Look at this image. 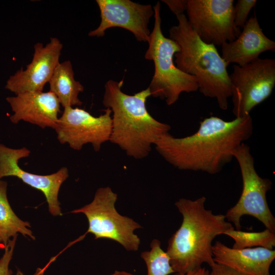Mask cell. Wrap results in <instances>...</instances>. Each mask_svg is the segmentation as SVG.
Masks as SVG:
<instances>
[{
  "label": "cell",
  "instance_id": "6da1fadb",
  "mask_svg": "<svg viewBox=\"0 0 275 275\" xmlns=\"http://www.w3.org/2000/svg\"><path fill=\"white\" fill-rule=\"evenodd\" d=\"M253 131L250 114L229 121L211 116L201 121L192 135L178 138L167 132L154 145L164 160L179 170L215 174L232 160L234 151Z\"/></svg>",
  "mask_w": 275,
  "mask_h": 275
},
{
  "label": "cell",
  "instance_id": "7a4b0ae2",
  "mask_svg": "<svg viewBox=\"0 0 275 275\" xmlns=\"http://www.w3.org/2000/svg\"><path fill=\"white\" fill-rule=\"evenodd\" d=\"M123 80H108L105 84L103 104L111 109L112 132L109 141L118 145L126 154L140 159L147 157L152 146L171 126L154 119L146 107L151 96L149 89L133 95L121 90Z\"/></svg>",
  "mask_w": 275,
  "mask_h": 275
},
{
  "label": "cell",
  "instance_id": "3957f363",
  "mask_svg": "<svg viewBox=\"0 0 275 275\" xmlns=\"http://www.w3.org/2000/svg\"><path fill=\"white\" fill-rule=\"evenodd\" d=\"M206 197L195 200L181 198L175 205L182 216L179 228L168 241L167 253L175 273L198 269L204 263H215L212 242L218 235L234 228L225 215L205 207Z\"/></svg>",
  "mask_w": 275,
  "mask_h": 275
},
{
  "label": "cell",
  "instance_id": "277c9868",
  "mask_svg": "<svg viewBox=\"0 0 275 275\" xmlns=\"http://www.w3.org/2000/svg\"><path fill=\"white\" fill-rule=\"evenodd\" d=\"M178 24L169 31L170 38L177 43L175 64L183 72L196 78L198 90L204 96L216 99L219 107L226 110L231 96L228 64L215 46L203 42L189 25L186 16H176Z\"/></svg>",
  "mask_w": 275,
  "mask_h": 275
},
{
  "label": "cell",
  "instance_id": "5b68a950",
  "mask_svg": "<svg viewBox=\"0 0 275 275\" xmlns=\"http://www.w3.org/2000/svg\"><path fill=\"white\" fill-rule=\"evenodd\" d=\"M153 10L154 24L145 54V59L153 61L154 64V73L148 88L151 96L164 100L167 105H171L182 93L198 90V85L196 77L181 71L175 64L174 57L180 51V46L162 34L159 2Z\"/></svg>",
  "mask_w": 275,
  "mask_h": 275
},
{
  "label": "cell",
  "instance_id": "8992f818",
  "mask_svg": "<svg viewBox=\"0 0 275 275\" xmlns=\"http://www.w3.org/2000/svg\"><path fill=\"white\" fill-rule=\"evenodd\" d=\"M118 195L109 186L99 187L90 203L74 209L72 213H82L87 218V232L95 239L107 238L115 241L128 251H136L140 239L134 231L142 227L133 219L119 213L115 208Z\"/></svg>",
  "mask_w": 275,
  "mask_h": 275
},
{
  "label": "cell",
  "instance_id": "52a82bcc",
  "mask_svg": "<svg viewBox=\"0 0 275 275\" xmlns=\"http://www.w3.org/2000/svg\"><path fill=\"white\" fill-rule=\"evenodd\" d=\"M234 158L240 168L242 190L237 203L225 215L226 219L234 224L236 230H241V217L251 215L263 224L266 229L275 233V218L266 200V193L271 188V180L261 177L257 173L254 157L247 144L243 143L236 149Z\"/></svg>",
  "mask_w": 275,
  "mask_h": 275
},
{
  "label": "cell",
  "instance_id": "ba28073f",
  "mask_svg": "<svg viewBox=\"0 0 275 275\" xmlns=\"http://www.w3.org/2000/svg\"><path fill=\"white\" fill-rule=\"evenodd\" d=\"M229 78L233 113L235 118L243 117L271 95L275 86V60L259 58L243 66L235 65Z\"/></svg>",
  "mask_w": 275,
  "mask_h": 275
},
{
  "label": "cell",
  "instance_id": "9c48e42d",
  "mask_svg": "<svg viewBox=\"0 0 275 275\" xmlns=\"http://www.w3.org/2000/svg\"><path fill=\"white\" fill-rule=\"evenodd\" d=\"M188 22L204 42L220 46L238 36L233 0H187Z\"/></svg>",
  "mask_w": 275,
  "mask_h": 275
},
{
  "label": "cell",
  "instance_id": "30bf717a",
  "mask_svg": "<svg viewBox=\"0 0 275 275\" xmlns=\"http://www.w3.org/2000/svg\"><path fill=\"white\" fill-rule=\"evenodd\" d=\"M112 111L95 117L78 107H66L59 117L55 131L59 142L67 144L75 150H81L84 145L91 144L95 151L102 144L109 141L112 132Z\"/></svg>",
  "mask_w": 275,
  "mask_h": 275
},
{
  "label": "cell",
  "instance_id": "8fae6325",
  "mask_svg": "<svg viewBox=\"0 0 275 275\" xmlns=\"http://www.w3.org/2000/svg\"><path fill=\"white\" fill-rule=\"evenodd\" d=\"M31 151L26 147L14 149L0 143V180L14 176L23 182L41 191L44 195L50 213L54 216L62 214L59 193L62 184L69 177L68 170L62 167L56 173L41 175L22 169L19 159L29 156Z\"/></svg>",
  "mask_w": 275,
  "mask_h": 275
},
{
  "label": "cell",
  "instance_id": "7c38bea8",
  "mask_svg": "<svg viewBox=\"0 0 275 275\" xmlns=\"http://www.w3.org/2000/svg\"><path fill=\"white\" fill-rule=\"evenodd\" d=\"M101 21L90 31L91 37H102L108 29L119 27L131 32L140 41L148 42L150 34L148 23L154 15L150 5H141L130 0H97Z\"/></svg>",
  "mask_w": 275,
  "mask_h": 275
},
{
  "label": "cell",
  "instance_id": "4fadbf2b",
  "mask_svg": "<svg viewBox=\"0 0 275 275\" xmlns=\"http://www.w3.org/2000/svg\"><path fill=\"white\" fill-rule=\"evenodd\" d=\"M63 44L56 37L45 45L38 42L34 46L31 62L25 69L21 68L7 81L5 88L15 95L26 92L42 91L49 82L59 59Z\"/></svg>",
  "mask_w": 275,
  "mask_h": 275
},
{
  "label": "cell",
  "instance_id": "5bb4252c",
  "mask_svg": "<svg viewBox=\"0 0 275 275\" xmlns=\"http://www.w3.org/2000/svg\"><path fill=\"white\" fill-rule=\"evenodd\" d=\"M6 100L13 112L10 117L12 123L17 124L23 121L43 129H55L61 104L50 91L26 92L7 97Z\"/></svg>",
  "mask_w": 275,
  "mask_h": 275
},
{
  "label": "cell",
  "instance_id": "9a60e30c",
  "mask_svg": "<svg viewBox=\"0 0 275 275\" xmlns=\"http://www.w3.org/2000/svg\"><path fill=\"white\" fill-rule=\"evenodd\" d=\"M215 263L233 269L242 275H270L275 251L262 247L235 249L219 241L212 245Z\"/></svg>",
  "mask_w": 275,
  "mask_h": 275
},
{
  "label": "cell",
  "instance_id": "2e32d148",
  "mask_svg": "<svg viewBox=\"0 0 275 275\" xmlns=\"http://www.w3.org/2000/svg\"><path fill=\"white\" fill-rule=\"evenodd\" d=\"M235 40L222 46V58L229 65H245L259 58L266 51H275V42L267 37L255 16L248 19Z\"/></svg>",
  "mask_w": 275,
  "mask_h": 275
},
{
  "label": "cell",
  "instance_id": "e0dca14e",
  "mask_svg": "<svg viewBox=\"0 0 275 275\" xmlns=\"http://www.w3.org/2000/svg\"><path fill=\"white\" fill-rule=\"evenodd\" d=\"M48 83L49 91L56 95L64 108L82 105L78 95L84 91V87L79 81L75 79L70 61L58 64Z\"/></svg>",
  "mask_w": 275,
  "mask_h": 275
},
{
  "label": "cell",
  "instance_id": "ac0fdd59",
  "mask_svg": "<svg viewBox=\"0 0 275 275\" xmlns=\"http://www.w3.org/2000/svg\"><path fill=\"white\" fill-rule=\"evenodd\" d=\"M28 222L21 219L12 209L7 197V182L0 180V235L5 246L18 233L35 240Z\"/></svg>",
  "mask_w": 275,
  "mask_h": 275
},
{
  "label": "cell",
  "instance_id": "d6986e66",
  "mask_svg": "<svg viewBox=\"0 0 275 275\" xmlns=\"http://www.w3.org/2000/svg\"><path fill=\"white\" fill-rule=\"evenodd\" d=\"M223 234L234 240L232 248L235 249L257 246L273 250L275 246V233L267 229L261 232H250L235 230L232 228L226 231Z\"/></svg>",
  "mask_w": 275,
  "mask_h": 275
},
{
  "label": "cell",
  "instance_id": "ffe728a7",
  "mask_svg": "<svg viewBox=\"0 0 275 275\" xmlns=\"http://www.w3.org/2000/svg\"><path fill=\"white\" fill-rule=\"evenodd\" d=\"M151 250L141 253V257L147 267V275H169L175 273L167 252L161 248L159 240L154 239L150 243Z\"/></svg>",
  "mask_w": 275,
  "mask_h": 275
},
{
  "label": "cell",
  "instance_id": "44dd1931",
  "mask_svg": "<svg viewBox=\"0 0 275 275\" xmlns=\"http://www.w3.org/2000/svg\"><path fill=\"white\" fill-rule=\"evenodd\" d=\"M256 0H238L234 6V26L238 30L243 28L247 20L249 14L257 3Z\"/></svg>",
  "mask_w": 275,
  "mask_h": 275
},
{
  "label": "cell",
  "instance_id": "7402d4cb",
  "mask_svg": "<svg viewBox=\"0 0 275 275\" xmlns=\"http://www.w3.org/2000/svg\"><path fill=\"white\" fill-rule=\"evenodd\" d=\"M17 236L12 237L5 246L4 253L0 259V275H12V271L9 267L12 258Z\"/></svg>",
  "mask_w": 275,
  "mask_h": 275
},
{
  "label": "cell",
  "instance_id": "603a6c76",
  "mask_svg": "<svg viewBox=\"0 0 275 275\" xmlns=\"http://www.w3.org/2000/svg\"><path fill=\"white\" fill-rule=\"evenodd\" d=\"M163 3L166 4L171 11L176 16L183 14L186 11L187 5V0H163Z\"/></svg>",
  "mask_w": 275,
  "mask_h": 275
},
{
  "label": "cell",
  "instance_id": "cb8c5ba5",
  "mask_svg": "<svg viewBox=\"0 0 275 275\" xmlns=\"http://www.w3.org/2000/svg\"><path fill=\"white\" fill-rule=\"evenodd\" d=\"M210 275H242L233 269L215 263L210 266Z\"/></svg>",
  "mask_w": 275,
  "mask_h": 275
},
{
  "label": "cell",
  "instance_id": "d4e9b609",
  "mask_svg": "<svg viewBox=\"0 0 275 275\" xmlns=\"http://www.w3.org/2000/svg\"><path fill=\"white\" fill-rule=\"evenodd\" d=\"M174 275H210V274L209 270L205 267H201L184 273H175Z\"/></svg>",
  "mask_w": 275,
  "mask_h": 275
},
{
  "label": "cell",
  "instance_id": "484cf974",
  "mask_svg": "<svg viewBox=\"0 0 275 275\" xmlns=\"http://www.w3.org/2000/svg\"><path fill=\"white\" fill-rule=\"evenodd\" d=\"M46 269L45 267L44 268H37L36 270V271L33 275H44V272ZM16 275H24L23 273L20 270L17 269Z\"/></svg>",
  "mask_w": 275,
  "mask_h": 275
},
{
  "label": "cell",
  "instance_id": "4316f807",
  "mask_svg": "<svg viewBox=\"0 0 275 275\" xmlns=\"http://www.w3.org/2000/svg\"><path fill=\"white\" fill-rule=\"evenodd\" d=\"M107 275H134V274L130 272L125 271L115 270L112 273L107 274Z\"/></svg>",
  "mask_w": 275,
  "mask_h": 275
},
{
  "label": "cell",
  "instance_id": "83f0119b",
  "mask_svg": "<svg viewBox=\"0 0 275 275\" xmlns=\"http://www.w3.org/2000/svg\"><path fill=\"white\" fill-rule=\"evenodd\" d=\"M2 243V238H1V236L0 235V243Z\"/></svg>",
  "mask_w": 275,
  "mask_h": 275
}]
</instances>
